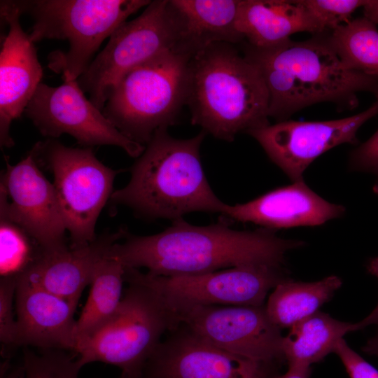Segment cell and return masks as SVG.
Returning a JSON list of instances; mask_svg holds the SVG:
<instances>
[{
	"instance_id": "obj_27",
	"label": "cell",
	"mask_w": 378,
	"mask_h": 378,
	"mask_svg": "<svg viewBox=\"0 0 378 378\" xmlns=\"http://www.w3.org/2000/svg\"><path fill=\"white\" fill-rule=\"evenodd\" d=\"M25 378H78L81 369L76 359L62 350H43L36 354L24 351Z\"/></svg>"
},
{
	"instance_id": "obj_16",
	"label": "cell",
	"mask_w": 378,
	"mask_h": 378,
	"mask_svg": "<svg viewBox=\"0 0 378 378\" xmlns=\"http://www.w3.org/2000/svg\"><path fill=\"white\" fill-rule=\"evenodd\" d=\"M1 20L8 25L0 52V145L11 148V122L24 111L41 83L43 71L34 43L23 30L16 1H0Z\"/></svg>"
},
{
	"instance_id": "obj_33",
	"label": "cell",
	"mask_w": 378,
	"mask_h": 378,
	"mask_svg": "<svg viewBox=\"0 0 378 378\" xmlns=\"http://www.w3.org/2000/svg\"><path fill=\"white\" fill-rule=\"evenodd\" d=\"M0 378H25L23 364L12 366L10 360H4L1 364Z\"/></svg>"
},
{
	"instance_id": "obj_20",
	"label": "cell",
	"mask_w": 378,
	"mask_h": 378,
	"mask_svg": "<svg viewBox=\"0 0 378 378\" xmlns=\"http://www.w3.org/2000/svg\"><path fill=\"white\" fill-rule=\"evenodd\" d=\"M240 0H168L176 32L175 50L190 57L216 43H240Z\"/></svg>"
},
{
	"instance_id": "obj_7",
	"label": "cell",
	"mask_w": 378,
	"mask_h": 378,
	"mask_svg": "<svg viewBox=\"0 0 378 378\" xmlns=\"http://www.w3.org/2000/svg\"><path fill=\"white\" fill-rule=\"evenodd\" d=\"M120 304L104 324L76 342L82 368L92 362L118 367L123 378H141L162 334L181 324L163 297L148 286L128 281Z\"/></svg>"
},
{
	"instance_id": "obj_17",
	"label": "cell",
	"mask_w": 378,
	"mask_h": 378,
	"mask_svg": "<svg viewBox=\"0 0 378 378\" xmlns=\"http://www.w3.org/2000/svg\"><path fill=\"white\" fill-rule=\"evenodd\" d=\"M345 208L328 202L304 180L278 188L244 204H225L221 220L251 223L272 231L316 226L342 216Z\"/></svg>"
},
{
	"instance_id": "obj_14",
	"label": "cell",
	"mask_w": 378,
	"mask_h": 378,
	"mask_svg": "<svg viewBox=\"0 0 378 378\" xmlns=\"http://www.w3.org/2000/svg\"><path fill=\"white\" fill-rule=\"evenodd\" d=\"M6 164L0 183V211L24 228L44 253L67 249L66 229L55 190L37 164L34 148L15 164L6 159Z\"/></svg>"
},
{
	"instance_id": "obj_8",
	"label": "cell",
	"mask_w": 378,
	"mask_h": 378,
	"mask_svg": "<svg viewBox=\"0 0 378 378\" xmlns=\"http://www.w3.org/2000/svg\"><path fill=\"white\" fill-rule=\"evenodd\" d=\"M34 148L52 172L70 247L89 244L97 237V220L111 199L119 171L104 164L89 147H69L50 139L36 143Z\"/></svg>"
},
{
	"instance_id": "obj_22",
	"label": "cell",
	"mask_w": 378,
	"mask_h": 378,
	"mask_svg": "<svg viewBox=\"0 0 378 378\" xmlns=\"http://www.w3.org/2000/svg\"><path fill=\"white\" fill-rule=\"evenodd\" d=\"M283 337L282 351L288 366L310 367L335 352L346 334L359 330L357 323L344 322L318 311L298 322Z\"/></svg>"
},
{
	"instance_id": "obj_31",
	"label": "cell",
	"mask_w": 378,
	"mask_h": 378,
	"mask_svg": "<svg viewBox=\"0 0 378 378\" xmlns=\"http://www.w3.org/2000/svg\"><path fill=\"white\" fill-rule=\"evenodd\" d=\"M344 365L350 378H378V370L353 350L342 339L335 352Z\"/></svg>"
},
{
	"instance_id": "obj_30",
	"label": "cell",
	"mask_w": 378,
	"mask_h": 378,
	"mask_svg": "<svg viewBox=\"0 0 378 378\" xmlns=\"http://www.w3.org/2000/svg\"><path fill=\"white\" fill-rule=\"evenodd\" d=\"M349 166L353 171L372 173L378 176V130L351 152Z\"/></svg>"
},
{
	"instance_id": "obj_12",
	"label": "cell",
	"mask_w": 378,
	"mask_h": 378,
	"mask_svg": "<svg viewBox=\"0 0 378 378\" xmlns=\"http://www.w3.org/2000/svg\"><path fill=\"white\" fill-rule=\"evenodd\" d=\"M167 304L180 324L220 349L269 363L284 358V336L265 305Z\"/></svg>"
},
{
	"instance_id": "obj_32",
	"label": "cell",
	"mask_w": 378,
	"mask_h": 378,
	"mask_svg": "<svg viewBox=\"0 0 378 378\" xmlns=\"http://www.w3.org/2000/svg\"><path fill=\"white\" fill-rule=\"evenodd\" d=\"M368 272L376 276L378 279V256L371 258L367 265ZM359 330L365 328L368 326L378 325V303L373 311L365 318L358 322Z\"/></svg>"
},
{
	"instance_id": "obj_9",
	"label": "cell",
	"mask_w": 378,
	"mask_h": 378,
	"mask_svg": "<svg viewBox=\"0 0 378 378\" xmlns=\"http://www.w3.org/2000/svg\"><path fill=\"white\" fill-rule=\"evenodd\" d=\"M176 42L168 0L151 1L141 15L112 33L78 83L102 111L111 90L127 73L165 51L175 50Z\"/></svg>"
},
{
	"instance_id": "obj_21",
	"label": "cell",
	"mask_w": 378,
	"mask_h": 378,
	"mask_svg": "<svg viewBox=\"0 0 378 378\" xmlns=\"http://www.w3.org/2000/svg\"><path fill=\"white\" fill-rule=\"evenodd\" d=\"M237 28L256 48L278 46L298 32L323 34L300 0H240Z\"/></svg>"
},
{
	"instance_id": "obj_4",
	"label": "cell",
	"mask_w": 378,
	"mask_h": 378,
	"mask_svg": "<svg viewBox=\"0 0 378 378\" xmlns=\"http://www.w3.org/2000/svg\"><path fill=\"white\" fill-rule=\"evenodd\" d=\"M234 45L213 43L192 57L188 66L191 124L226 141L270 124L264 80Z\"/></svg>"
},
{
	"instance_id": "obj_26",
	"label": "cell",
	"mask_w": 378,
	"mask_h": 378,
	"mask_svg": "<svg viewBox=\"0 0 378 378\" xmlns=\"http://www.w3.org/2000/svg\"><path fill=\"white\" fill-rule=\"evenodd\" d=\"M43 253L38 243L24 228L0 211L1 278L18 279Z\"/></svg>"
},
{
	"instance_id": "obj_15",
	"label": "cell",
	"mask_w": 378,
	"mask_h": 378,
	"mask_svg": "<svg viewBox=\"0 0 378 378\" xmlns=\"http://www.w3.org/2000/svg\"><path fill=\"white\" fill-rule=\"evenodd\" d=\"M147 362V378H272V363L220 349L180 325Z\"/></svg>"
},
{
	"instance_id": "obj_38",
	"label": "cell",
	"mask_w": 378,
	"mask_h": 378,
	"mask_svg": "<svg viewBox=\"0 0 378 378\" xmlns=\"http://www.w3.org/2000/svg\"><path fill=\"white\" fill-rule=\"evenodd\" d=\"M120 378H123V377H120Z\"/></svg>"
},
{
	"instance_id": "obj_34",
	"label": "cell",
	"mask_w": 378,
	"mask_h": 378,
	"mask_svg": "<svg viewBox=\"0 0 378 378\" xmlns=\"http://www.w3.org/2000/svg\"><path fill=\"white\" fill-rule=\"evenodd\" d=\"M310 373V367L288 366L286 373L274 378H309Z\"/></svg>"
},
{
	"instance_id": "obj_29",
	"label": "cell",
	"mask_w": 378,
	"mask_h": 378,
	"mask_svg": "<svg viewBox=\"0 0 378 378\" xmlns=\"http://www.w3.org/2000/svg\"><path fill=\"white\" fill-rule=\"evenodd\" d=\"M16 285V278H1L0 341L1 355L5 360H10L12 351L19 346L18 323L14 313Z\"/></svg>"
},
{
	"instance_id": "obj_25",
	"label": "cell",
	"mask_w": 378,
	"mask_h": 378,
	"mask_svg": "<svg viewBox=\"0 0 378 378\" xmlns=\"http://www.w3.org/2000/svg\"><path fill=\"white\" fill-rule=\"evenodd\" d=\"M330 46L349 69L378 80V29L363 17L326 32Z\"/></svg>"
},
{
	"instance_id": "obj_6",
	"label": "cell",
	"mask_w": 378,
	"mask_h": 378,
	"mask_svg": "<svg viewBox=\"0 0 378 378\" xmlns=\"http://www.w3.org/2000/svg\"><path fill=\"white\" fill-rule=\"evenodd\" d=\"M190 57L165 51L127 73L111 90L102 110L130 139L145 146L175 124L186 104Z\"/></svg>"
},
{
	"instance_id": "obj_19",
	"label": "cell",
	"mask_w": 378,
	"mask_h": 378,
	"mask_svg": "<svg viewBox=\"0 0 378 378\" xmlns=\"http://www.w3.org/2000/svg\"><path fill=\"white\" fill-rule=\"evenodd\" d=\"M126 230L104 234L88 245L68 248L54 253H43L22 275L29 281L59 297L78 304L94 270L115 242L125 236Z\"/></svg>"
},
{
	"instance_id": "obj_35",
	"label": "cell",
	"mask_w": 378,
	"mask_h": 378,
	"mask_svg": "<svg viewBox=\"0 0 378 378\" xmlns=\"http://www.w3.org/2000/svg\"><path fill=\"white\" fill-rule=\"evenodd\" d=\"M363 12L365 18L378 25V0H367Z\"/></svg>"
},
{
	"instance_id": "obj_37",
	"label": "cell",
	"mask_w": 378,
	"mask_h": 378,
	"mask_svg": "<svg viewBox=\"0 0 378 378\" xmlns=\"http://www.w3.org/2000/svg\"><path fill=\"white\" fill-rule=\"evenodd\" d=\"M373 190L377 194H378V176L377 180L374 186Z\"/></svg>"
},
{
	"instance_id": "obj_10",
	"label": "cell",
	"mask_w": 378,
	"mask_h": 378,
	"mask_svg": "<svg viewBox=\"0 0 378 378\" xmlns=\"http://www.w3.org/2000/svg\"><path fill=\"white\" fill-rule=\"evenodd\" d=\"M124 279L150 286L169 304L260 307L269 291L286 277L282 267L246 265L171 276H154L125 267Z\"/></svg>"
},
{
	"instance_id": "obj_11",
	"label": "cell",
	"mask_w": 378,
	"mask_h": 378,
	"mask_svg": "<svg viewBox=\"0 0 378 378\" xmlns=\"http://www.w3.org/2000/svg\"><path fill=\"white\" fill-rule=\"evenodd\" d=\"M58 86L41 83L24 113L44 136L69 134L84 147L114 146L132 158L145 146L122 134L80 88L78 80L63 79Z\"/></svg>"
},
{
	"instance_id": "obj_18",
	"label": "cell",
	"mask_w": 378,
	"mask_h": 378,
	"mask_svg": "<svg viewBox=\"0 0 378 378\" xmlns=\"http://www.w3.org/2000/svg\"><path fill=\"white\" fill-rule=\"evenodd\" d=\"M15 299L19 346L74 351L77 303L23 276L17 279Z\"/></svg>"
},
{
	"instance_id": "obj_24",
	"label": "cell",
	"mask_w": 378,
	"mask_h": 378,
	"mask_svg": "<svg viewBox=\"0 0 378 378\" xmlns=\"http://www.w3.org/2000/svg\"><path fill=\"white\" fill-rule=\"evenodd\" d=\"M124 274L125 267L117 260L105 257L98 263L90 284L88 298L76 322V342L104 324L115 313L123 296Z\"/></svg>"
},
{
	"instance_id": "obj_2",
	"label": "cell",
	"mask_w": 378,
	"mask_h": 378,
	"mask_svg": "<svg viewBox=\"0 0 378 378\" xmlns=\"http://www.w3.org/2000/svg\"><path fill=\"white\" fill-rule=\"evenodd\" d=\"M243 55L260 72L269 95V118L287 120L309 106L330 102L341 109L358 104V93L378 97V80L348 68L326 32L307 40L289 39L268 48L241 43Z\"/></svg>"
},
{
	"instance_id": "obj_3",
	"label": "cell",
	"mask_w": 378,
	"mask_h": 378,
	"mask_svg": "<svg viewBox=\"0 0 378 378\" xmlns=\"http://www.w3.org/2000/svg\"><path fill=\"white\" fill-rule=\"evenodd\" d=\"M206 134L176 139L160 130L146 145L122 188L111 201L147 218H183L188 213H220L225 205L214 192L204 174L200 146Z\"/></svg>"
},
{
	"instance_id": "obj_28",
	"label": "cell",
	"mask_w": 378,
	"mask_h": 378,
	"mask_svg": "<svg viewBox=\"0 0 378 378\" xmlns=\"http://www.w3.org/2000/svg\"><path fill=\"white\" fill-rule=\"evenodd\" d=\"M323 33L330 32L352 20L367 0H300Z\"/></svg>"
},
{
	"instance_id": "obj_1",
	"label": "cell",
	"mask_w": 378,
	"mask_h": 378,
	"mask_svg": "<svg viewBox=\"0 0 378 378\" xmlns=\"http://www.w3.org/2000/svg\"><path fill=\"white\" fill-rule=\"evenodd\" d=\"M302 245L301 241L279 237L265 228L236 230L221 219L196 226L179 218L158 234L127 232L122 242L111 246L106 257L125 267H144L154 276H185L246 265L282 267L286 253Z\"/></svg>"
},
{
	"instance_id": "obj_36",
	"label": "cell",
	"mask_w": 378,
	"mask_h": 378,
	"mask_svg": "<svg viewBox=\"0 0 378 378\" xmlns=\"http://www.w3.org/2000/svg\"><path fill=\"white\" fill-rule=\"evenodd\" d=\"M362 350L367 354L378 357V331L362 347Z\"/></svg>"
},
{
	"instance_id": "obj_23",
	"label": "cell",
	"mask_w": 378,
	"mask_h": 378,
	"mask_svg": "<svg viewBox=\"0 0 378 378\" xmlns=\"http://www.w3.org/2000/svg\"><path fill=\"white\" fill-rule=\"evenodd\" d=\"M342 284V279L335 275L312 282L286 278L279 283L270 294L265 305L266 313L279 329L290 328L318 312Z\"/></svg>"
},
{
	"instance_id": "obj_5",
	"label": "cell",
	"mask_w": 378,
	"mask_h": 378,
	"mask_svg": "<svg viewBox=\"0 0 378 378\" xmlns=\"http://www.w3.org/2000/svg\"><path fill=\"white\" fill-rule=\"evenodd\" d=\"M22 14L34 20L29 34L34 43L66 40L69 49L49 55V68L62 79L76 80L85 72L103 41L149 0L16 1Z\"/></svg>"
},
{
	"instance_id": "obj_13",
	"label": "cell",
	"mask_w": 378,
	"mask_h": 378,
	"mask_svg": "<svg viewBox=\"0 0 378 378\" xmlns=\"http://www.w3.org/2000/svg\"><path fill=\"white\" fill-rule=\"evenodd\" d=\"M378 115V97L366 110L344 118L284 120L247 134L261 146L268 158L293 181H303L307 168L320 155L337 146L356 144L359 129Z\"/></svg>"
}]
</instances>
